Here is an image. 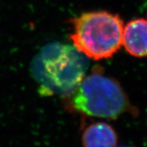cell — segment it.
Wrapping results in <instances>:
<instances>
[{"mask_svg": "<svg viewBox=\"0 0 147 147\" xmlns=\"http://www.w3.org/2000/svg\"><path fill=\"white\" fill-rule=\"evenodd\" d=\"M88 68V57L73 45L56 42L37 52L30 72L41 95H68L84 78Z\"/></svg>", "mask_w": 147, "mask_h": 147, "instance_id": "1", "label": "cell"}, {"mask_svg": "<svg viewBox=\"0 0 147 147\" xmlns=\"http://www.w3.org/2000/svg\"><path fill=\"white\" fill-rule=\"evenodd\" d=\"M72 22L73 45L88 58L108 59L123 46L124 24L118 14L106 11H89Z\"/></svg>", "mask_w": 147, "mask_h": 147, "instance_id": "2", "label": "cell"}, {"mask_svg": "<svg viewBox=\"0 0 147 147\" xmlns=\"http://www.w3.org/2000/svg\"><path fill=\"white\" fill-rule=\"evenodd\" d=\"M68 95L72 109L89 117L114 119L132 109L119 82L100 70L85 76Z\"/></svg>", "mask_w": 147, "mask_h": 147, "instance_id": "3", "label": "cell"}, {"mask_svg": "<svg viewBox=\"0 0 147 147\" xmlns=\"http://www.w3.org/2000/svg\"><path fill=\"white\" fill-rule=\"evenodd\" d=\"M123 45L131 55L137 58L147 56V20H132L124 26Z\"/></svg>", "mask_w": 147, "mask_h": 147, "instance_id": "4", "label": "cell"}, {"mask_svg": "<svg viewBox=\"0 0 147 147\" xmlns=\"http://www.w3.org/2000/svg\"><path fill=\"white\" fill-rule=\"evenodd\" d=\"M117 140L115 130L104 122L88 125L82 134L83 147H117Z\"/></svg>", "mask_w": 147, "mask_h": 147, "instance_id": "5", "label": "cell"}]
</instances>
